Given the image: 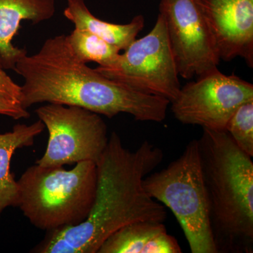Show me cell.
<instances>
[{
    "label": "cell",
    "instance_id": "4",
    "mask_svg": "<svg viewBox=\"0 0 253 253\" xmlns=\"http://www.w3.org/2000/svg\"><path fill=\"white\" fill-rule=\"evenodd\" d=\"M18 207L33 226L53 231L85 220L94 204L97 185L96 165L76 163L71 169L28 168L17 181Z\"/></svg>",
    "mask_w": 253,
    "mask_h": 253
},
{
    "label": "cell",
    "instance_id": "13",
    "mask_svg": "<svg viewBox=\"0 0 253 253\" xmlns=\"http://www.w3.org/2000/svg\"><path fill=\"white\" fill-rule=\"evenodd\" d=\"M44 128L39 120L31 125H15L12 130L0 134V219L6 208L18 206V182L10 169L11 158L17 150L33 146Z\"/></svg>",
    "mask_w": 253,
    "mask_h": 253
},
{
    "label": "cell",
    "instance_id": "7",
    "mask_svg": "<svg viewBox=\"0 0 253 253\" xmlns=\"http://www.w3.org/2000/svg\"><path fill=\"white\" fill-rule=\"evenodd\" d=\"M36 113L49 132L45 152L36 164L61 167L99 161L109 141L107 126L100 115L56 104L42 106Z\"/></svg>",
    "mask_w": 253,
    "mask_h": 253
},
{
    "label": "cell",
    "instance_id": "10",
    "mask_svg": "<svg viewBox=\"0 0 253 253\" xmlns=\"http://www.w3.org/2000/svg\"><path fill=\"white\" fill-rule=\"evenodd\" d=\"M207 21L220 60L240 57L253 68V0H194Z\"/></svg>",
    "mask_w": 253,
    "mask_h": 253
},
{
    "label": "cell",
    "instance_id": "6",
    "mask_svg": "<svg viewBox=\"0 0 253 253\" xmlns=\"http://www.w3.org/2000/svg\"><path fill=\"white\" fill-rule=\"evenodd\" d=\"M95 70L109 79L141 92L162 96L170 103L181 87L167 27L160 14L152 30L133 42L113 66Z\"/></svg>",
    "mask_w": 253,
    "mask_h": 253
},
{
    "label": "cell",
    "instance_id": "2",
    "mask_svg": "<svg viewBox=\"0 0 253 253\" xmlns=\"http://www.w3.org/2000/svg\"><path fill=\"white\" fill-rule=\"evenodd\" d=\"M14 71L24 80L21 105L26 109L47 103L78 106L109 118L127 113L136 121L161 123L170 104L89 67L64 34L46 40L36 54L23 56Z\"/></svg>",
    "mask_w": 253,
    "mask_h": 253
},
{
    "label": "cell",
    "instance_id": "3",
    "mask_svg": "<svg viewBox=\"0 0 253 253\" xmlns=\"http://www.w3.org/2000/svg\"><path fill=\"white\" fill-rule=\"evenodd\" d=\"M198 139L210 221L217 253L253 252V163L227 131Z\"/></svg>",
    "mask_w": 253,
    "mask_h": 253
},
{
    "label": "cell",
    "instance_id": "17",
    "mask_svg": "<svg viewBox=\"0 0 253 253\" xmlns=\"http://www.w3.org/2000/svg\"><path fill=\"white\" fill-rule=\"evenodd\" d=\"M0 96L21 105L22 91L18 85L4 70L0 68ZM22 106V105H21Z\"/></svg>",
    "mask_w": 253,
    "mask_h": 253
},
{
    "label": "cell",
    "instance_id": "16",
    "mask_svg": "<svg viewBox=\"0 0 253 253\" xmlns=\"http://www.w3.org/2000/svg\"><path fill=\"white\" fill-rule=\"evenodd\" d=\"M226 131L240 149L253 157V100L236 110L226 125Z\"/></svg>",
    "mask_w": 253,
    "mask_h": 253
},
{
    "label": "cell",
    "instance_id": "14",
    "mask_svg": "<svg viewBox=\"0 0 253 253\" xmlns=\"http://www.w3.org/2000/svg\"><path fill=\"white\" fill-rule=\"evenodd\" d=\"M63 15L73 23L75 28L89 32L117 46L121 51H124L135 41L145 24L142 15H138L126 24L102 21L91 14L84 0H67Z\"/></svg>",
    "mask_w": 253,
    "mask_h": 253
},
{
    "label": "cell",
    "instance_id": "15",
    "mask_svg": "<svg viewBox=\"0 0 253 253\" xmlns=\"http://www.w3.org/2000/svg\"><path fill=\"white\" fill-rule=\"evenodd\" d=\"M76 55L84 63L93 61L100 67L109 68L117 61L121 50L89 32L75 28L68 36Z\"/></svg>",
    "mask_w": 253,
    "mask_h": 253
},
{
    "label": "cell",
    "instance_id": "8",
    "mask_svg": "<svg viewBox=\"0 0 253 253\" xmlns=\"http://www.w3.org/2000/svg\"><path fill=\"white\" fill-rule=\"evenodd\" d=\"M253 100V84L217 69L181 87L170 104L174 117L183 124L224 131L236 110Z\"/></svg>",
    "mask_w": 253,
    "mask_h": 253
},
{
    "label": "cell",
    "instance_id": "5",
    "mask_svg": "<svg viewBox=\"0 0 253 253\" xmlns=\"http://www.w3.org/2000/svg\"><path fill=\"white\" fill-rule=\"evenodd\" d=\"M152 199L172 211L192 253H218L210 221L198 139L190 141L179 158L143 181Z\"/></svg>",
    "mask_w": 253,
    "mask_h": 253
},
{
    "label": "cell",
    "instance_id": "1",
    "mask_svg": "<svg viewBox=\"0 0 253 253\" xmlns=\"http://www.w3.org/2000/svg\"><path fill=\"white\" fill-rule=\"evenodd\" d=\"M162 149L145 141L131 151L116 131L96 163L97 185L85 220L47 231L32 252L97 253L103 243L123 226L139 221L164 222L167 211L145 191L143 181L162 162Z\"/></svg>",
    "mask_w": 253,
    "mask_h": 253
},
{
    "label": "cell",
    "instance_id": "11",
    "mask_svg": "<svg viewBox=\"0 0 253 253\" xmlns=\"http://www.w3.org/2000/svg\"><path fill=\"white\" fill-rule=\"evenodd\" d=\"M55 0H0V68L15 71L18 60L27 54L13 44L23 21L39 24L51 19Z\"/></svg>",
    "mask_w": 253,
    "mask_h": 253
},
{
    "label": "cell",
    "instance_id": "12",
    "mask_svg": "<svg viewBox=\"0 0 253 253\" xmlns=\"http://www.w3.org/2000/svg\"><path fill=\"white\" fill-rule=\"evenodd\" d=\"M163 222L139 221L121 227L103 243L97 253H181Z\"/></svg>",
    "mask_w": 253,
    "mask_h": 253
},
{
    "label": "cell",
    "instance_id": "18",
    "mask_svg": "<svg viewBox=\"0 0 253 253\" xmlns=\"http://www.w3.org/2000/svg\"><path fill=\"white\" fill-rule=\"evenodd\" d=\"M0 115L14 120L28 118L31 116L28 110L23 108L21 104H16L1 96H0Z\"/></svg>",
    "mask_w": 253,
    "mask_h": 253
},
{
    "label": "cell",
    "instance_id": "9",
    "mask_svg": "<svg viewBox=\"0 0 253 253\" xmlns=\"http://www.w3.org/2000/svg\"><path fill=\"white\" fill-rule=\"evenodd\" d=\"M159 11L179 76L199 78L218 69L215 41L194 0H161Z\"/></svg>",
    "mask_w": 253,
    "mask_h": 253
}]
</instances>
